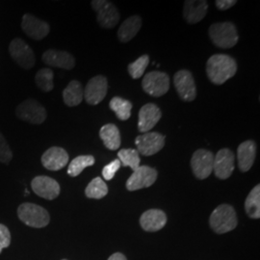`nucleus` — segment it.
Listing matches in <instances>:
<instances>
[{
	"mask_svg": "<svg viewBox=\"0 0 260 260\" xmlns=\"http://www.w3.org/2000/svg\"><path fill=\"white\" fill-rule=\"evenodd\" d=\"M62 260H67V259H62Z\"/></svg>",
	"mask_w": 260,
	"mask_h": 260,
	"instance_id": "38",
	"label": "nucleus"
},
{
	"mask_svg": "<svg viewBox=\"0 0 260 260\" xmlns=\"http://www.w3.org/2000/svg\"><path fill=\"white\" fill-rule=\"evenodd\" d=\"M121 164L119 159H116L112 161L111 163L107 164L105 167L103 168V177L105 180H111L113 177H115L116 173L120 170Z\"/></svg>",
	"mask_w": 260,
	"mask_h": 260,
	"instance_id": "34",
	"label": "nucleus"
},
{
	"mask_svg": "<svg viewBox=\"0 0 260 260\" xmlns=\"http://www.w3.org/2000/svg\"><path fill=\"white\" fill-rule=\"evenodd\" d=\"M209 37L216 47L232 48L239 40L238 32L233 22H218L209 28Z\"/></svg>",
	"mask_w": 260,
	"mask_h": 260,
	"instance_id": "3",
	"label": "nucleus"
},
{
	"mask_svg": "<svg viewBox=\"0 0 260 260\" xmlns=\"http://www.w3.org/2000/svg\"><path fill=\"white\" fill-rule=\"evenodd\" d=\"M18 216L22 223L35 229L45 228L50 221L49 214L44 207L31 203L19 205Z\"/></svg>",
	"mask_w": 260,
	"mask_h": 260,
	"instance_id": "4",
	"label": "nucleus"
},
{
	"mask_svg": "<svg viewBox=\"0 0 260 260\" xmlns=\"http://www.w3.org/2000/svg\"><path fill=\"white\" fill-rule=\"evenodd\" d=\"M142 86L144 91L151 96L159 98L164 95L170 89V77L166 73L150 72L145 75Z\"/></svg>",
	"mask_w": 260,
	"mask_h": 260,
	"instance_id": "8",
	"label": "nucleus"
},
{
	"mask_svg": "<svg viewBox=\"0 0 260 260\" xmlns=\"http://www.w3.org/2000/svg\"><path fill=\"white\" fill-rule=\"evenodd\" d=\"M256 155V145L253 141H245L241 143L237 149L238 167L243 173L251 170Z\"/></svg>",
	"mask_w": 260,
	"mask_h": 260,
	"instance_id": "21",
	"label": "nucleus"
},
{
	"mask_svg": "<svg viewBox=\"0 0 260 260\" xmlns=\"http://www.w3.org/2000/svg\"><path fill=\"white\" fill-rule=\"evenodd\" d=\"M9 52L13 60L24 70H29L35 65L36 58L32 48L19 38H16L11 42Z\"/></svg>",
	"mask_w": 260,
	"mask_h": 260,
	"instance_id": "7",
	"label": "nucleus"
},
{
	"mask_svg": "<svg viewBox=\"0 0 260 260\" xmlns=\"http://www.w3.org/2000/svg\"><path fill=\"white\" fill-rule=\"evenodd\" d=\"M11 244V233L9 229L0 223V253L2 250L5 248H8Z\"/></svg>",
	"mask_w": 260,
	"mask_h": 260,
	"instance_id": "35",
	"label": "nucleus"
},
{
	"mask_svg": "<svg viewBox=\"0 0 260 260\" xmlns=\"http://www.w3.org/2000/svg\"><path fill=\"white\" fill-rule=\"evenodd\" d=\"M209 224L214 233L218 234L230 233L238 224L237 214L232 205H219L211 214Z\"/></svg>",
	"mask_w": 260,
	"mask_h": 260,
	"instance_id": "2",
	"label": "nucleus"
},
{
	"mask_svg": "<svg viewBox=\"0 0 260 260\" xmlns=\"http://www.w3.org/2000/svg\"><path fill=\"white\" fill-rule=\"evenodd\" d=\"M149 63V56L143 55L139 57L135 62L128 65V73L133 79H138L144 75Z\"/></svg>",
	"mask_w": 260,
	"mask_h": 260,
	"instance_id": "32",
	"label": "nucleus"
},
{
	"mask_svg": "<svg viewBox=\"0 0 260 260\" xmlns=\"http://www.w3.org/2000/svg\"><path fill=\"white\" fill-rule=\"evenodd\" d=\"M12 158L13 152L10 149L9 145L4 136L0 133V163L9 164Z\"/></svg>",
	"mask_w": 260,
	"mask_h": 260,
	"instance_id": "33",
	"label": "nucleus"
},
{
	"mask_svg": "<svg viewBox=\"0 0 260 260\" xmlns=\"http://www.w3.org/2000/svg\"><path fill=\"white\" fill-rule=\"evenodd\" d=\"M31 188L36 195L48 201L55 200L61 191L60 185L55 179L47 176L34 177L31 181Z\"/></svg>",
	"mask_w": 260,
	"mask_h": 260,
	"instance_id": "14",
	"label": "nucleus"
},
{
	"mask_svg": "<svg viewBox=\"0 0 260 260\" xmlns=\"http://www.w3.org/2000/svg\"><path fill=\"white\" fill-rule=\"evenodd\" d=\"M118 157L122 166L131 168L132 171H135L140 167L141 159L137 149H121L118 152Z\"/></svg>",
	"mask_w": 260,
	"mask_h": 260,
	"instance_id": "30",
	"label": "nucleus"
},
{
	"mask_svg": "<svg viewBox=\"0 0 260 260\" xmlns=\"http://www.w3.org/2000/svg\"><path fill=\"white\" fill-rule=\"evenodd\" d=\"M213 153L206 149L196 150L191 159V167L195 177L205 179L213 172Z\"/></svg>",
	"mask_w": 260,
	"mask_h": 260,
	"instance_id": "11",
	"label": "nucleus"
},
{
	"mask_svg": "<svg viewBox=\"0 0 260 260\" xmlns=\"http://www.w3.org/2000/svg\"><path fill=\"white\" fill-rule=\"evenodd\" d=\"M84 89L82 84L77 80L71 81L63 91V100L69 107H75L82 103Z\"/></svg>",
	"mask_w": 260,
	"mask_h": 260,
	"instance_id": "25",
	"label": "nucleus"
},
{
	"mask_svg": "<svg viewBox=\"0 0 260 260\" xmlns=\"http://www.w3.org/2000/svg\"><path fill=\"white\" fill-rule=\"evenodd\" d=\"M237 72V64L233 57L226 54H215L206 63V74L209 80L216 85H222L233 78Z\"/></svg>",
	"mask_w": 260,
	"mask_h": 260,
	"instance_id": "1",
	"label": "nucleus"
},
{
	"mask_svg": "<svg viewBox=\"0 0 260 260\" xmlns=\"http://www.w3.org/2000/svg\"><path fill=\"white\" fill-rule=\"evenodd\" d=\"M69 154L65 149L52 147L45 151L42 156L43 166L49 171H59L69 163Z\"/></svg>",
	"mask_w": 260,
	"mask_h": 260,
	"instance_id": "18",
	"label": "nucleus"
},
{
	"mask_svg": "<svg viewBox=\"0 0 260 260\" xmlns=\"http://www.w3.org/2000/svg\"><path fill=\"white\" fill-rule=\"evenodd\" d=\"M245 210L251 219L260 218V185L257 184L251 191L245 202Z\"/></svg>",
	"mask_w": 260,
	"mask_h": 260,
	"instance_id": "26",
	"label": "nucleus"
},
{
	"mask_svg": "<svg viewBox=\"0 0 260 260\" xmlns=\"http://www.w3.org/2000/svg\"><path fill=\"white\" fill-rule=\"evenodd\" d=\"M91 4L96 12V19L102 27L111 29L118 24L120 14L112 2L106 0H93Z\"/></svg>",
	"mask_w": 260,
	"mask_h": 260,
	"instance_id": "6",
	"label": "nucleus"
},
{
	"mask_svg": "<svg viewBox=\"0 0 260 260\" xmlns=\"http://www.w3.org/2000/svg\"><path fill=\"white\" fill-rule=\"evenodd\" d=\"M167 223V216L164 211L159 209H149L142 214L140 224L142 229L149 233H154L162 230Z\"/></svg>",
	"mask_w": 260,
	"mask_h": 260,
	"instance_id": "20",
	"label": "nucleus"
},
{
	"mask_svg": "<svg viewBox=\"0 0 260 260\" xmlns=\"http://www.w3.org/2000/svg\"><path fill=\"white\" fill-rule=\"evenodd\" d=\"M108 91V81L105 76L96 75L86 85L84 89V99L90 105H98L102 103Z\"/></svg>",
	"mask_w": 260,
	"mask_h": 260,
	"instance_id": "10",
	"label": "nucleus"
},
{
	"mask_svg": "<svg viewBox=\"0 0 260 260\" xmlns=\"http://www.w3.org/2000/svg\"><path fill=\"white\" fill-rule=\"evenodd\" d=\"M142 27V19L139 16H132L125 19L118 30V38L121 43H127L135 37Z\"/></svg>",
	"mask_w": 260,
	"mask_h": 260,
	"instance_id": "23",
	"label": "nucleus"
},
{
	"mask_svg": "<svg viewBox=\"0 0 260 260\" xmlns=\"http://www.w3.org/2000/svg\"><path fill=\"white\" fill-rule=\"evenodd\" d=\"M53 77H54V73L52 70L45 68L42 69L38 72L35 76V81L37 84L38 87L43 91V92H50L54 88V83H53Z\"/></svg>",
	"mask_w": 260,
	"mask_h": 260,
	"instance_id": "31",
	"label": "nucleus"
},
{
	"mask_svg": "<svg viewBox=\"0 0 260 260\" xmlns=\"http://www.w3.org/2000/svg\"><path fill=\"white\" fill-rule=\"evenodd\" d=\"M109 107L121 121H126L131 116L132 103L127 100L121 99L120 96L113 98L109 103Z\"/></svg>",
	"mask_w": 260,
	"mask_h": 260,
	"instance_id": "27",
	"label": "nucleus"
},
{
	"mask_svg": "<svg viewBox=\"0 0 260 260\" xmlns=\"http://www.w3.org/2000/svg\"><path fill=\"white\" fill-rule=\"evenodd\" d=\"M108 260H127L126 257L121 253V252H116L114 254H112L111 256L108 258Z\"/></svg>",
	"mask_w": 260,
	"mask_h": 260,
	"instance_id": "37",
	"label": "nucleus"
},
{
	"mask_svg": "<svg viewBox=\"0 0 260 260\" xmlns=\"http://www.w3.org/2000/svg\"><path fill=\"white\" fill-rule=\"evenodd\" d=\"M137 151L142 155L150 156L156 154L165 146V136L157 132H148L135 139Z\"/></svg>",
	"mask_w": 260,
	"mask_h": 260,
	"instance_id": "9",
	"label": "nucleus"
},
{
	"mask_svg": "<svg viewBox=\"0 0 260 260\" xmlns=\"http://www.w3.org/2000/svg\"><path fill=\"white\" fill-rule=\"evenodd\" d=\"M95 160L92 155H80L75 157L69 165L68 168V175L70 177H78L84 169L87 167H91L94 164Z\"/></svg>",
	"mask_w": 260,
	"mask_h": 260,
	"instance_id": "28",
	"label": "nucleus"
},
{
	"mask_svg": "<svg viewBox=\"0 0 260 260\" xmlns=\"http://www.w3.org/2000/svg\"><path fill=\"white\" fill-rule=\"evenodd\" d=\"M234 153L231 149H223L218 151L214 157L213 171L215 176L220 179H226L234 171Z\"/></svg>",
	"mask_w": 260,
	"mask_h": 260,
	"instance_id": "15",
	"label": "nucleus"
},
{
	"mask_svg": "<svg viewBox=\"0 0 260 260\" xmlns=\"http://www.w3.org/2000/svg\"><path fill=\"white\" fill-rule=\"evenodd\" d=\"M108 194V187L101 177H95L85 189V195L89 199L100 200Z\"/></svg>",
	"mask_w": 260,
	"mask_h": 260,
	"instance_id": "29",
	"label": "nucleus"
},
{
	"mask_svg": "<svg viewBox=\"0 0 260 260\" xmlns=\"http://www.w3.org/2000/svg\"><path fill=\"white\" fill-rule=\"evenodd\" d=\"M100 137L104 146L110 150H117L121 146L120 130L113 123L103 125L100 130Z\"/></svg>",
	"mask_w": 260,
	"mask_h": 260,
	"instance_id": "24",
	"label": "nucleus"
},
{
	"mask_svg": "<svg viewBox=\"0 0 260 260\" xmlns=\"http://www.w3.org/2000/svg\"><path fill=\"white\" fill-rule=\"evenodd\" d=\"M162 113L157 105L153 103L145 104L139 112L138 129L142 133H148L152 129L161 119Z\"/></svg>",
	"mask_w": 260,
	"mask_h": 260,
	"instance_id": "17",
	"label": "nucleus"
},
{
	"mask_svg": "<svg viewBox=\"0 0 260 260\" xmlns=\"http://www.w3.org/2000/svg\"><path fill=\"white\" fill-rule=\"evenodd\" d=\"M236 3H237V1H235V0H217L215 2L216 7L221 11L231 9Z\"/></svg>",
	"mask_w": 260,
	"mask_h": 260,
	"instance_id": "36",
	"label": "nucleus"
},
{
	"mask_svg": "<svg viewBox=\"0 0 260 260\" xmlns=\"http://www.w3.org/2000/svg\"><path fill=\"white\" fill-rule=\"evenodd\" d=\"M208 11V4L205 0H188L184 3L183 16L190 24L200 22L205 18Z\"/></svg>",
	"mask_w": 260,
	"mask_h": 260,
	"instance_id": "22",
	"label": "nucleus"
},
{
	"mask_svg": "<svg viewBox=\"0 0 260 260\" xmlns=\"http://www.w3.org/2000/svg\"><path fill=\"white\" fill-rule=\"evenodd\" d=\"M21 29L28 37L41 41L48 35L50 26L47 22L37 19L33 15L25 14L21 20Z\"/></svg>",
	"mask_w": 260,
	"mask_h": 260,
	"instance_id": "16",
	"label": "nucleus"
},
{
	"mask_svg": "<svg viewBox=\"0 0 260 260\" xmlns=\"http://www.w3.org/2000/svg\"><path fill=\"white\" fill-rule=\"evenodd\" d=\"M174 84L178 95L184 102H193L197 95L195 80L189 71L181 70L174 76Z\"/></svg>",
	"mask_w": 260,
	"mask_h": 260,
	"instance_id": "13",
	"label": "nucleus"
},
{
	"mask_svg": "<svg viewBox=\"0 0 260 260\" xmlns=\"http://www.w3.org/2000/svg\"><path fill=\"white\" fill-rule=\"evenodd\" d=\"M157 179V172L155 169L149 166H140L133 171L126 181V188L128 191H137L143 188L152 185Z\"/></svg>",
	"mask_w": 260,
	"mask_h": 260,
	"instance_id": "12",
	"label": "nucleus"
},
{
	"mask_svg": "<svg viewBox=\"0 0 260 260\" xmlns=\"http://www.w3.org/2000/svg\"><path fill=\"white\" fill-rule=\"evenodd\" d=\"M19 120L32 124H41L47 120V113L45 107L33 99L20 103L16 109Z\"/></svg>",
	"mask_w": 260,
	"mask_h": 260,
	"instance_id": "5",
	"label": "nucleus"
},
{
	"mask_svg": "<svg viewBox=\"0 0 260 260\" xmlns=\"http://www.w3.org/2000/svg\"><path fill=\"white\" fill-rule=\"evenodd\" d=\"M43 62L47 66L60 68L64 70H73L75 60L71 53L63 50L49 49L43 54Z\"/></svg>",
	"mask_w": 260,
	"mask_h": 260,
	"instance_id": "19",
	"label": "nucleus"
}]
</instances>
